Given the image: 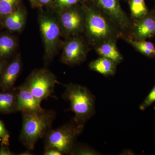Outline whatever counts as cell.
<instances>
[{
  "mask_svg": "<svg viewBox=\"0 0 155 155\" xmlns=\"http://www.w3.org/2000/svg\"><path fill=\"white\" fill-rule=\"evenodd\" d=\"M155 102V84L152 89L145 98L139 107V109L141 111H144L147 108Z\"/></svg>",
  "mask_w": 155,
  "mask_h": 155,
  "instance_id": "cell-22",
  "label": "cell"
},
{
  "mask_svg": "<svg viewBox=\"0 0 155 155\" xmlns=\"http://www.w3.org/2000/svg\"><path fill=\"white\" fill-rule=\"evenodd\" d=\"M129 6L131 18L133 21L144 17L149 12L145 0H130Z\"/></svg>",
  "mask_w": 155,
  "mask_h": 155,
  "instance_id": "cell-19",
  "label": "cell"
},
{
  "mask_svg": "<svg viewBox=\"0 0 155 155\" xmlns=\"http://www.w3.org/2000/svg\"><path fill=\"white\" fill-rule=\"evenodd\" d=\"M79 1L80 0H56L57 5L62 10L75 6Z\"/></svg>",
  "mask_w": 155,
  "mask_h": 155,
  "instance_id": "cell-24",
  "label": "cell"
},
{
  "mask_svg": "<svg viewBox=\"0 0 155 155\" xmlns=\"http://www.w3.org/2000/svg\"><path fill=\"white\" fill-rule=\"evenodd\" d=\"M17 42L13 37L9 35L0 36V58H7L15 50Z\"/></svg>",
  "mask_w": 155,
  "mask_h": 155,
  "instance_id": "cell-18",
  "label": "cell"
},
{
  "mask_svg": "<svg viewBox=\"0 0 155 155\" xmlns=\"http://www.w3.org/2000/svg\"><path fill=\"white\" fill-rule=\"evenodd\" d=\"M59 83L54 74L45 69H35L23 84L31 94L40 102L52 97L56 84Z\"/></svg>",
  "mask_w": 155,
  "mask_h": 155,
  "instance_id": "cell-5",
  "label": "cell"
},
{
  "mask_svg": "<svg viewBox=\"0 0 155 155\" xmlns=\"http://www.w3.org/2000/svg\"><path fill=\"white\" fill-rule=\"evenodd\" d=\"M22 127L19 138L23 145L28 150H33L37 142L45 137L51 129L56 118V113L53 110L41 112H21Z\"/></svg>",
  "mask_w": 155,
  "mask_h": 155,
  "instance_id": "cell-1",
  "label": "cell"
},
{
  "mask_svg": "<svg viewBox=\"0 0 155 155\" xmlns=\"http://www.w3.org/2000/svg\"><path fill=\"white\" fill-rule=\"evenodd\" d=\"M39 24L44 43L45 59L51 61L57 51L61 35V26L54 18L46 14H41Z\"/></svg>",
  "mask_w": 155,
  "mask_h": 155,
  "instance_id": "cell-7",
  "label": "cell"
},
{
  "mask_svg": "<svg viewBox=\"0 0 155 155\" xmlns=\"http://www.w3.org/2000/svg\"><path fill=\"white\" fill-rule=\"evenodd\" d=\"M133 21L131 38L146 40L155 37V12L149 11L144 17Z\"/></svg>",
  "mask_w": 155,
  "mask_h": 155,
  "instance_id": "cell-10",
  "label": "cell"
},
{
  "mask_svg": "<svg viewBox=\"0 0 155 155\" xmlns=\"http://www.w3.org/2000/svg\"><path fill=\"white\" fill-rule=\"evenodd\" d=\"M21 0H0V18H4L19 7Z\"/></svg>",
  "mask_w": 155,
  "mask_h": 155,
  "instance_id": "cell-20",
  "label": "cell"
},
{
  "mask_svg": "<svg viewBox=\"0 0 155 155\" xmlns=\"http://www.w3.org/2000/svg\"><path fill=\"white\" fill-rule=\"evenodd\" d=\"M22 68V62L19 56H17L11 62L1 75L0 86L3 90L11 89L19 75Z\"/></svg>",
  "mask_w": 155,
  "mask_h": 155,
  "instance_id": "cell-12",
  "label": "cell"
},
{
  "mask_svg": "<svg viewBox=\"0 0 155 155\" xmlns=\"http://www.w3.org/2000/svg\"><path fill=\"white\" fill-rule=\"evenodd\" d=\"M4 67H5V64L3 62H0V76L2 75L4 70Z\"/></svg>",
  "mask_w": 155,
  "mask_h": 155,
  "instance_id": "cell-28",
  "label": "cell"
},
{
  "mask_svg": "<svg viewBox=\"0 0 155 155\" xmlns=\"http://www.w3.org/2000/svg\"><path fill=\"white\" fill-rule=\"evenodd\" d=\"M61 11L59 15V24L66 35L75 36L84 32L85 13L84 8H78L73 6Z\"/></svg>",
  "mask_w": 155,
  "mask_h": 155,
  "instance_id": "cell-8",
  "label": "cell"
},
{
  "mask_svg": "<svg viewBox=\"0 0 155 155\" xmlns=\"http://www.w3.org/2000/svg\"><path fill=\"white\" fill-rule=\"evenodd\" d=\"M17 111L16 89L11 92H0V113L9 114Z\"/></svg>",
  "mask_w": 155,
  "mask_h": 155,
  "instance_id": "cell-16",
  "label": "cell"
},
{
  "mask_svg": "<svg viewBox=\"0 0 155 155\" xmlns=\"http://www.w3.org/2000/svg\"><path fill=\"white\" fill-rule=\"evenodd\" d=\"M84 127L72 119L58 128L50 129L44 137L45 149H55L63 155H71Z\"/></svg>",
  "mask_w": 155,
  "mask_h": 155,
  "instance_id": "cell-4",
  "label": "cell"
},
{
  "mask_svg": "<svg viewBox=\"0 0 155 155\" xmlns=\"http://www.w3.org/2000/svg\"><path fill=\"white\" fill-rule=\"evenodd\" d=\"M153 11H154V12H155V8H154V10Z\"/></svg>",
  "mask_w": 155,
  "mask_h": 155,
  "instance_id": "cell-31",
  "label": "cell"
},
{
  "mask_svg": "<svg viewBox=\"0 0 155 155\" xmlns=\"http://www.w3.org/2000/svg\"><path fill=\"white\" fill-rule=\"evenodd\" d=\"M43 154L45 155H63L61 152L54 148H48L45 149Z\"/></svg>",
  "mask_w": 155,
  "mask_h": 155,
  "instance_id": "cell-25",
  "label": "cell"
},
{
  "mask_svg": "<svg viewBox=\"0 0 155 155\" xmlns=\"http://www.w3.org/2000/svg\"><path fill=\"white\" fill-rule=\"evenodd\" d=\"M116 66L117 65L113 61L102 57L91 61L89 64L90 69L106 76L115 75Z\"/></svg>",
  "mask_w": 155,
  "mask_h": 155,
  "instance_id": "cell-15",
  "label": "cell"
},
{
  "mask_svg": "<svg viewBox=\"0 0 155 155\" xmlns=\"http://www.w3.org/2000/svg\"><path fill=\"white\" fill-rule=\"evenodd\" d=\"M88 51V47L82 38L72 36L64 45L61 60L69 66L78 65L85 61Z\"/></svg>",
  "mask_w": 155,
  "mask_h": 155,
  "instance_id": "cell-9",
  "label": "cell"
},
{
  "mask_svg": "<svg viewBox=\"0 0 155 155\" xmlns=\"http://www.w3.org/2000/svg\"><path fill=\"white\" fill-rule=\"evenodd\" d=\"M125 41L143 55L148 58H155V45L151 42L135 41L131 38Z\"/></svg>",
  "mask_w": 155,
  "mask_h": 155,
  "instance_id": "cell-17",
  "label": "cell"
},
{
  "mask_svg": "<svg viewBox=\"0 0 155 155\" xmlns=\"http://www.w3.org/2000/svg\"><path fill=\"white\" fill-rule=\"evenodd\" d=\"M64 99L70 103L71 111L74 114L73 120L84 126L85 123L95 114V97L86 87L73 83L64 84Z\"/></svg>",
  "mask_w": 155,
  "mask_h": 155,
  "instance_id": "cell-3",
  "label": "cell"
},
{
  "mask_svg": "<svg viewBox=\"0 0 155 155\" xmlns=\"http://www.w3.org/2000/svg\"><path fill=\"white\" fill-rule=\"evenodd\" d=\"M97 152L90 147L84 145L77 144L72 151L71 155H96Z\"/></svg>",
  "mask_w": 155,
  "mask_h": 155,
  "instance_id": "cell-21",
  "label": "cell"
},
{
  "mask_svg": "<svg viewBox=\"0 0 155 155\" xmlns=\"http://www.w3.org/2000/svg\"><path fill=\"white\" fill-rule=\"evenodd\" d=\"M113 25L122 34L125 40L131 38L133 21L122 10L119 0H93Z\"/></svg>",
  "mask_w": 155,
  "mask_h": 155,
  "instance_id": "cell-6",
  "label": "cell"
},
{
  "mask_svg": "<svg viewBox=\"0 0 155 155\" xmlns=\"http://www.w3.org/2000/svg\"><path fill=\"white\" fill-rule=\"evenodd\" d=\"M39 4L42 5H48L51 2L52 0H37Z\"/></svg>",
  "mask_w": 155,
  "mask_h": 155,
  "instance_id": "cell-27",
  "label": "cell"
},
{
  "mask_svg": "<svg viewBox=\"0 0 155 155\" xmlns=\"http://www.w3.org/2000/svg\"><path fill=\"white\" fill-rule=\"evenodd\" d=\"M10 134L6 129L4 123L0 120V139L2 140V144L9 145Z\"/></svg>",
  "mask_w": 155,
  "mask_h": 155,
  "instance_id": "cell-23",
  "label": "cell"
},
{
  "mask_svg": "<svg viewBox=\"0 0 155 155\" xmlns=\"http://www.w3.org/2000/svg\"><path fill=\"white\" fill-rule=\"evenodd\" d=\"M13 153L9 149L8 145L2 144L0 148V155H12Z\"/></svg>",
  "mask_w": 155,
  "mask_h": 155,
  "instance_id": "cell-26",
  "label": "cell"
},
{
  "mask_svg": "<svg viewBox=\"0 0 155 155\" xmlns=\"http://www.w3.org/2000/svg\"><path fill=\"white\" fill-rule=\"evenodd\" d=\"M26 13L20 7L11 14L4 17V24L8 30L13 31H21L26 22Z\"/></svg>",
  "mask_w": 155,
  "mask_h": 155,
  "instance_id": "cell-13",
  "label": "cell"
},
{
  "mask_svg": "<svg viewBox=\"0 0 155 155\" xmlns=\"http://www.w3.org/2000/svg\"><path fill=\"white\" fill-rule=\"evenodd\" d=\"M116 41H108L97 46L94 49L100 57L108 58L117 65L123 61V57L117 48Z\"/></svg>",
  "mask_w": 155,
  "mask_h": 155,
  "instance_id": "cell-14",
  "label": "cell"
},
{
  "mask_svg": "<svg viewBox=\"0 0 155 155\" xmlns=\"http://www.w3.org/2000/svg\"><path fill=\"white\" fill-rule=\"evenodd\" d=\"M17 96V111L41 112V102L36 98L23 84L15 88Z\"/></svg>",
  "mask_w": 155,
  "mask_h": 155,
  "instance_id": "cell-11",
  "label": "cell"
},
{
  "mask_svg": "<svg viewBox=\"0 0 155 155\" xmlns=\"http://www.w3.org/2000/svg\"><path fill=\"white\" fill-rule=\"evenodd\" d=\"M85 28L84 32L88 43L94 48L104 42L123 39L113 23L95 5L85 7Z\"/></svg>",
  "mask_w": 155,
  "mask_h": 155,
  "instance_id": "cell-2",
  "label": "cell"
},
{
  "mask_svg": "<svg viewBox=\"0 0 155 155\" xmlns=\"http://www.w3.org/2000/svg\"><path fill=\"white\" fill-rule=\"evenodd\" d=\"M31 3V5L33 6H35L37 5L38 4V1L37 0H29Z\"/></svg>",
  "mask_w": 155,
  "mask_h": 155,
  "instance_id": "cell-29",
  "label": "cell"
},
{
  "mask_svg": "<svg viewBox=\"0 0 155 155\" xmlns=\"http://www.w3.org/2000/svg\"><path fill=\"white\" fill-rule=\"evenodd\" d=\"M19 155H32L31 154V153L29 152V150H28L27 151L21 153V154H20Z\"/></svg>",
  "mask_w": 155,
  "mask_h": 155,
  "instance_id": "cell-30",
  "label": "cell"
}]
</instances>
